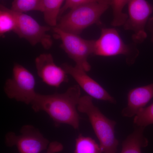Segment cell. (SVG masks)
Segmentation results:
<instances>
[{
	"instance_id": "obj_19",
	"label": "cell",
	"mask_w": 153,
	"mask_h": 153,
	"mask_svg": "<svg viewBox=\"0 0 153 153\" xmlns=\"http://www.w3.org/2000/svg\"><path fill=\"white\" fill-rule=\"evenodd\" d=\"M134 123L136 126L146 128L153 124V103L140 111L134 117Z\"/></svg>"
},
{
	"instance_id": "obj_21",
	"label": "cell",
	"mask_w": 153,
	"mask_h": 153,
	"mask_svg": "<svg viewBox=\"0 0 153 153\" xmlns=\"http://www.w3.org/2000/svg\"><path fill=\"white\" fill-rule=\"evenodd\" d=\"M63 148L61 143L55 141L50 143L46 153H59L63 150Z\"/></svg>"
},
{
	"instance_id": "obj_13",
	"label": "cell",
	"mask_w": 153,
	"mask_h": 153,
	"mask_svg": "<svg viewBox=\"0 0 153 153\" xmlns=\"http://www.w3.org/2000/svg\"><path fill=\"white\" fill-rule=\"evenodd\" d=\"M145 128L136 126L133 132L123 143L120 153H142V149L148 145L147 139L144 136Z\"/></svg>"
},
{
	"instance_id": "obj_4",
	"label": "cell",
	"mask_w": 153,
	"mask_h": 153,
	"mask_svg": "<svg viewBox=\"0 0 153 153\" xmlns=\"http://www.w3.org/2000/svg\"><path fill=\"white\" fill-rule=\"evenodd\" d=\"M139 55L136 44H125L114 28H102L100 37L94 41V55L110 57L123 55L127 64L131 65Z\"/></svg>"
},
{
	"instance_id": "obj_16",
	"label": "cell",
	"mask_w": 153,
	"mask_h": 153,
	"mask_svg": "<svg viewBox=\"0 0 153 153\" xmlns=\"http://www.w3.org/2000/svg\"><path fill=\"white\" fill-rule=\"evenodd\" d=\"M74 153H103L100 145L89 137L80 134L75 139Z\"/></svg>"
},
{
	"instance_id": "obj_3",
	"label": "cell",
	"mask_w": 153,
	"mask_h": 153,
	"mask_svg": "<svg viewBox=\"0 0 153 153\" xmlns=\"http://www.w3.org/2000/svg\"><path fill=\"white\" fill-rule=\"evenodd\" d=\"M111 6L106 3L94 2L74 7L60 19L57 28L79 35L91 25H101L100 18Z\"/></svg>"
},
{
	"instance_id": "obj_9",
	"label": "cell",
	"mask_w": 153,
	"mask_h": 153,
	"mask_svg": "<svg viewBox=\"0 0 153 153\" xmlns=\"http://www.w3.org/2000/svg\"><path fill=\"white\" fill-rule=\"evenodd\" d=\"M14 12L17 20L15 33L19 38L26 39L32 46L40 44L46 49L52 47V37L47 34L51 30L50 27L41 26L33 17L27 14Z\"/></svg>"
},
{
	"instance_id": "obj_8",
	"label": "cell",
	"mask_w": 153,
	"mask_h": 153,
	"mask_svg": "<svg viewBox=\"0 0 153 153\" xmlns=\"http://www.w3.org/2000/svg\"><path fill=\"white\" fill-rule=\"evenodd\" d=\"M127 5L128 18L124 29L134 32L132 39L134 43L141 44L147 37L145 27L152 13L153 6L146 0H130Z\"/></svg>"
},
{
	"instance_id": "obj_20",
	"label": "cell",
	"mask_w": 153,
	"mask_h": 153,
	"mask_svg": "<svg viewBox=\"0 0 153 153\" xmlns=\"http://www.w3.org/2000/svg\"><path fill=\"white\" fill-rule=\"evenodd\" d=\"M94 2L106 3L111 6V0H66L61 9L60 15L63 14L68 9L71 10L79 6Z\"/></svg>"
},
{
	"instance_id": "obj_15",
	"label": "cell",
	"mask_w": 153,
	"mask_h": 153,
	"mask_svg": "<svg viewBox=\"0 0 153 153\" xmlns=\"http://www.w3.org/2000/svg\"><path fill=\"white\" fill-rule=\"evenodd\" d=\"M17 27V20L15 12L3 5L0 7V35L4 36L10 32L15 33Z\"/></svg>"
},
{
	"instance_id": "obj_12",
	"label": "cell",
	"mask_w": 153,
	"mask_h": 153,
	"mask_svg": "<svg viewBox=\"0 0 153 153\" xmlns=\"http://www.w3.org/2000/svg\"><path fill=\"white\" fill-rule=\"evenodd\" d=\"M153 97V83L133 88L127 95V104L122 111L125 117H131L137 114Z\"/></svg>"
},
{
	"instance_id": "obj_22",
	"label": "cell",
	"mask_w": 153,
	"mask_h": 153,
	"mask_svg": "<svg viewBox=\"0 0 153 153\" xmlns=\"http://www.w3.org/2000/svg\"><path fill=\"white\" fill-rule=\"evenodd\" d=\"M147 29L151 35V41L153 43V17L149 19L146 26Z\"/></svg>"
},
{
	"instance_id": "obj_2",
	"label": "cell",
	"mask_w": 153,
	"mask_h": 153,
	"mask_svg": "<svg viewBox=\"0 0 153 153\" xmlns=\"http://www.w3.org/2000/svg\"><path fill=\"white\" fill-rule=\"evenodd\" d=\"M77 110L87 115L103 153H117L119 141L115 134L116 122L104 115L94 104L93 98L89 95L80 97Z\"/></svg>"
},
{
	"instance_id": "obj_7",
	"label": "cell",
	"mask_w": 153,
	"mask_h": 153,
	"mask_svg": "<svg viewBox=\"0 0 153 153\" xmlns=\"http://www.w3.org/2000/svg\"><path fill=\"white\" fill-rule=\"evenodd\" d=\"M50 143L39 129L30 125L23 126L19 135L9 132L5 136L6 146L16 147L19 153H41L47 149Z\"/></svg>"
},
{
	"instance_id": "obj_6",
	"label": "cell",
	"mask_w": 153,
	"mask_h": 153,
	"mask_svg": "<svg viewBox=\"0 0 153 153\" xmlns=\"http://www.w3.org/2000/svg\"><path fill=\"white\" fill-rule=\"evenodd\" d=\"M52 30L61 40L60 47L76 63L75 66L86 72L90 71L91 67L88 59L93 55L95 40L83 39L79 35L65 32L56 27Z\"/></svg>"
},
{
	"instance_id": "obj_10",
	"label": "cell",
	"mask_w": 153,
	"mask_h": 153,
	"mask_svg": "<svg viewBox=\"0 0 153 153\" xmlns=\"http://www.w3.org/2000/svg\"><path fill=\"white\" fill-rule=\"evenodd\" d=\"M61 67L76 81L79 87L92 98L113 104L116 103L115 99L100 84L88 76L86 71L67 63H63Z\"/></svg>"
},
{
	"instance_id": "obj_5",
	"label": "cell",
	"mask_w": 153,
	"mask_h": 153,
	"mask_svg": "<svg viewBox=\"0 0 153 153\" xmlns=\"http://www.w3.org/2000/svg\"><path fill=\"white\" fill-rule=\"evenodd\" d=\"M36 85L33 74L24 66L15 63L12 77L6 80L4 90L9 98L31 105L37 94Z\"/></svg>"
},
{
	"instance_id": "obj_11",
	"label": "cell",
	"mask_w": 153,
	"mask_h": 153,
	"mask_svg": "<svg viewBox=\"0 0 153 153\" xmlns=\"http://www.w3.org/2000/svg\"><path fill=\"white\" fill-rule=\"evenodd\" d=\"M35 64L38 76L47 85L58 88L68 82V74L62 67L55 64L51 54H41L36 57Z\"/></svg>"
},
{
	"instance_id": "obj_14",
	"label": "cell",
	"mask_w": 153,
	"mask_h": 153,
	"mask_svg": "<svg viewBox=\"0 0 153 153\" xmlns=\"http://www.w3.org/2000/svg\"><path fill=\"white\" fill-rule=\"evenodd\" d=\"M66 0H41L40 12L44 14L45 22L51 27L57 25L60 10Z\"/></svg>"
},
{
	"instance_id": "obj_17",
	"label": "cell",
	"mask_w": 153,
	"mask_h": 153,
	"mask_svg": "<svg viewBox=\"0 0 153 153\" xmlns=\"http://www.w3.org/2000/svg\"><path fill=\"white\" fill-rule=\"evenodd\" d=\"M130 0H111V6L113 13V19L111 25L117 27L123 26L127 20L128 15L123 12L124 7Z\"/></svg>"
},
{
	"instance_id": "obj_18",
	"label": "cell",
	"mask_w": 153,
	"mask_h": 153,
	"mask_svg": "<svg viewBox=\"0 0 153 153\" xmlns=\"http://www.w3.org/2000/svg\"><path fill=\"white\" fill-rule=\"evenodd\" d=\"M41 0H13L11 10L19 13L31 11H40Z\"/></svg>"
},
{
	"instance_id": "obj_1",
	"label": "cell",
	"mask_w": 153,
	"mask_h": 153,
	"mask_svg": "<svg viewBox=\"0 0 153 153\" xmlns=\"http://www.w3.org/2000/svg\"><path fill=\"white\" fill-rule=\"evenodd\" d=\"M81 97L80 87L78 85H74L63 93H37L31 105L36 112H46L56 126L66 124L78 130L80 117L77 105Z\"/></svg>"
}]
</instances>
